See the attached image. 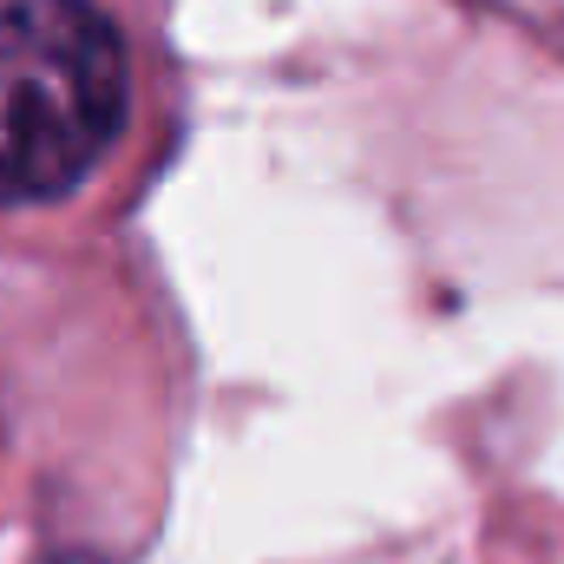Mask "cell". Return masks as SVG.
Instances as JSON below:
<instances>
[{
  "mask_svg": "<svg viewBox=\"0 0 564 564\" xmlns=\"http://www.w3.org/2000/svg\"><path fill=\"white\" fill-rule=\"evenodd\" d=\"M126 40L93 0L0 7V204L79 191L126 132Z\"/></svg>",
  "mask_w": 564,
  "mask_h": 564,
  "instance_id": "1",
  "label": "cell"
},
{
  "mask_svg": "<svg viewBox=\"0 0 564 564\" xmlns=\"http://www.w3.org/2000/svg\"><path fill=\"white\" fill-rule=\"evenodd\" d=\"M53 564H99V558H53Z\"/></svg>",
  "mask_w": 564,
  "mask_h": 564,
  "instance_id": "2",
  "label": "cell"
}]
</instances>
